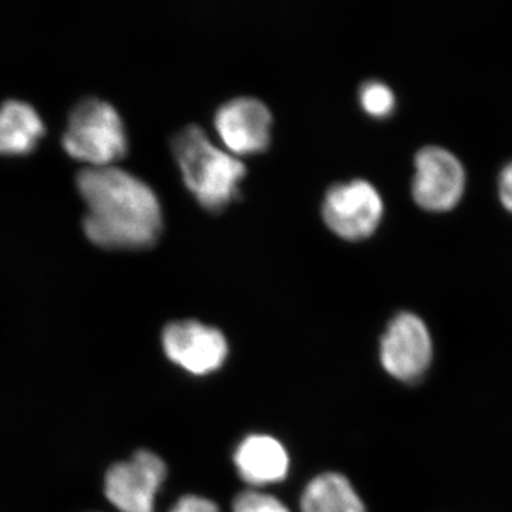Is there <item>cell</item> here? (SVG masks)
<instances>
[{
    "mask_svg": "<svg viewBox=\"0 0 512 512\" xmlns=\"http://www.w3.org/2000/svg\"><path fill=\"white\" fill-rule=\"evenodd\" d=\"M171 150L184 183L204 207L220 210L239 195L245 164L222 150L200 124H187L171 137Z\"/></svg>",
    "mask_w": 512,
    "mask_h": 512,
    "instance_id": "cell-2",
    "label": "cell"
},
{
    "mask_svg": "<svg viewBox=\"0 0 512 512\" xmlns=\"http://www.w3.org/2000/svg\"><path fill=\"white\" fill-rule=\"evenodd\" d=\"M328 227L340 237L357 241L370 237L383 217V200L375 185L362 178L330 185L322 202Z\"/></svg>",
    "mask_w": 512,
    "mask_h": 512,
    "instance_id": "cell-4",
    "label": "cell"
},
{
    "mask_svg": "<svg viewBox=\"0 0 512 512\" xmlns=\"http://www.w3.org/2000/svg\"><path fill=\"white\" fill-rule=\"evenodd\" d=\"M359 100L363 110L377 119L390 116L396 107L393 90L380 80L363 82L359 89Z\"/></svg>",
    "mask_w": 512,
    "mask_h": 512,
    "instance_id": "cell-13",
    "label": "cell"
},
{
    "mask_svg": "<svg viewBox=\"0 0 512 512\" xmlns=\"http://www.w3.org/2000/svg\"><path fill=\"white\" fill-rule=\"evenodd\" d=\"M239 476L249 485H266L284 480L289 470V457L278 440L254 434L239 444L234 454Z\"/></svg>",
    "mask_w": 512,
    "mask_h": 512,
    "instance_id": "cell-10",
    "label": "cell"
},
{
    "mask_svg": "<svg viewBox=\"0 0 512 512\" xmlns=\"http://www.w3.org/2000/svg\"><path fill=\"white\" fill-rule=\"evenodd\" d=\"M64 151L86 167H109L127 153V134L109 101L87 97L70 113L62 138Z\"/></svg>",
    "mask_w": 512,
    "mask_h": 512,
    "instance_id": "cell-3",
    "label": "cell"
},
{
    "mask_svg": "<svg viewBox=\"0 0 512 512\" xmlns=\"http://www.w3.org/2000/svg\"><path fill=\"white\" fill-rule=\"evenodd\" d=\"M167 477V467L157 454L140 450L131 460L107 471L104 493L120 512H154L156 495Z\"/></svg>",
    "mask_w": 512,
    "mask_h": 512,
    "instance_id": "cell-7",
    "label": "cell"
},
{
    "mask_svg": "<svg viewBox=\"0 0 512 512\" xmlns=\"http://www.w3.org/2000/svg\"><path fill=\"white\" fill-rule=\"evenodd\" d=\"M45 136V123L35 107L19 100L0 106V156L32 153Z\"/></svg>",
    "mask_w": 512,
    "mask_h": 512,
    "instance_id": "cell-11",
    "label": "cell"
},
{
    "mask_svg": "<svg viewBox=\"0 0 512 512\" xmlns=\"http://www.w3.org/2000/svg\"><path fill=\"white\" fill-rule=\"evenodd\" d=\"M234 512H291L272 495L259 491H244L235 498Z\"/></svg>",
    "mask_w": 512,
    "mask_h": 512,
    "instance_id": "cell-14",
    "label": "cell"
},
{
    "mask_svg": "<svg viewBox=\"0 0 512 512\" xmlns=\"http://www.w3.org/2000/svg\"><path fill=\"white\" fill-rule=\"evenodd\" d=\"M163 348L171 362L197 376L220 369L228 356V342L221 330L195 319L168 323Z\"/></svg>",
    "mask_w": 512,
    "mask_h": 512,
    "instance_id": "cell-8",
    "label": "cell"
},
{
    "mask_svg": "<svg viewBox=\"0 0 512 512\" xmlns=\"http://www.w3.org/2000/svg\"><path fill=\"white\" fill-rule=\"evenodd\" d=\"M498 195L501 204L512 214V161L503 168L498 178Z\"/></svg>",
    "mask_w": 512,
    "mask_h": 512,
    "instance_id": "cell-16",
    "label": "cell"
},
{
    "mask_svg": "<svg viewBox=\"0 0 512 512\" xmlns=\"http://www.w3.org/2000/svg\"><path fill=\"white\" fill-rule=\"evenodd\" d=\"M82 195L83 229L101 248H146L163 228L156 191L130 171L109 167H84L77 175Z\"/></svg>",
    "mask_w": 512,
    "mask_h": 512,
    "instance_id": "cell-1",
    "label": "cell"
},
{
    "mask_svg": "<svg viewBox=\"0 0 512 512\" xmlns=\"http://www.w3.org/2000/svg\"><path fill=\"white\" fill-rule=\"evenodd\" d=\"M412 192L423 210L444 212L457 207L466 190V170L447 148H421L414 158Z\"/></svg>",
    "mask_w": 512,
    "mask_h": 512,
    "instance_id": "cell-6",
    "label": "cell"
},
{
    "mask_svg": "<svg viewBox=\"0 0 512 512\" xmlns=\"http://www.w3.org/2000/svg\"><path fill=\"white\" fill-rule=\"evenodd\" d=\"M214 124L225 146L235 154L258 153L271 140V110L256 97L225 101L215 111Z\"/></svg>",
    "mask_w": 512,
    "mask_h": 512,
    "instance_id": "cell-9",
    "label": "cell"
},
{
    "mask_svg": "<svg viewBox=\"0 0 512 512\" xmlns=\"http://www.w3.org/2000/svg\"><path fill=\"white\" fill-rule=\"evenodd\" d=\"M302 512H366L348 478L326 473L313 478L303 491Z\"/></svg>",
    "mask_w": 512,
    "mask_h": 512,
    "instance_id": "cell-12",
    "label": "cell"
},
{
    "mask_svg": "<svg viewBox=\"0 0 512 512\" xmlns=\"http://www.w3.org/2000/svg\"><path fill=\"white\" fill-rule=\"evenodd\" d=\"M170 512H220L217 505L207 498L197 497V495H187V497L178 500Z\"/></svg>",
    "mask_w": 512,
    "mask_h": 512,
    "instance_id": "cell-15",
    "label": "cell"
},
{
    "mask_svg": "<svg viewBox=\"0 0 512 512\" xmlns=\"http://www.w3.org/2000/svg\"><path fill=\"white\" fill-rule=\"evenodd\" d=\"M433 360L429 328L412 312H400L387 325L380 340V362L390 376L413 383L427 372Z\"/></svg>",
    "mask_w": 512,
    "mask_h": 512,
    "instance_id": "cell-5",
    "label": "cell"
}]
</instances>
